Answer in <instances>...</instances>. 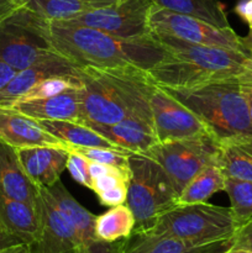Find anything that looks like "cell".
Here are the masks:
<instances>
[{
    "label": "cell",
    "mask_w": 252,
    "mask_h": 253,
    "mask_svg": "<svg viewBox=\"0 0 252 253\" xmlns=\"http://www.w3.org/2000/svg\"><path fill=\"white\" fill-rule=\"evenodd\" d=\"M47 37L57 53L81 68H137L148 72L168 56L166 47L153 34L123 39L82 25L48 21Z\"/></svg>",
    "instance_id": "cell-1"
},
{
    "label": "cell",
    "mask_w": 252,
    "mask_h": 253,
    "mask_svg": "<svg viewBox=\"0 0 252 253\" xmlns=\"http://www.w3.org/2000/svg\"><path fill=\"white\" fill-rule=\"evenodd\" d=\"M156 37L166 47L168 56L147 73L161 86L197 88L211 82L239 78L252 71V57L244 51L200 46L167 36Z\"/></svg>",
    "instance_id": "cell-2"
},
{
    "label": "cell",
    "mask_w": 252,
    "mask_h": 253,
    "mask_svg": "<svg viewBox=\"0 0 252 253\" xmlns=\"http://www.w3.org/2000/svg\"><path fill=\"white\" fill-rule=\"evenodd\" d=\"M82 119L85 125L110 126L136 111H151L152 79L137 68L96 69L79 67Z\"/></svg>",
    "instance_id": "cell-3"
},
{
    "label": "cell",
    "mask_w": 252,
    "mask_h": 253,
    "mask_svg": "<svg viewBox=\"0 0 252 253\" xmlns=\"http://www.w3.org/2000/svg\"><path fill=\"white\" fill-rule=\"evenodd\" d=\"M166 89L204 121L217 142L252 137V121L240 89V77L197 88Z\"/></svg>",
    "instance_id": "cell-4"
},
{
    "label": "cell",
    "mask_w": 252,
    "mask_h": 253,
    "mask_svg": "<svg viewBox=\"0 0 252 253\" xmlns=\"http://www.w3.org/2000/svg\"><path fill=\"white\" fill-rule=\"evenodd\" d=\"M126 205L135 216L133 232L148 231L156 220L178 205L179 193L162 166L146 153H130Z\"/></svg>",
    "instance_id": "cell-5"
},
{
    "label": "cell",
    "mask_w": 252,
    "mask_h": 253,
    "mask_svg": "<svg viewBox=\"0 0 252 253\" xmlns=\"http://www.w3.org/2000/svg\"><path fill=\"white\" fill-rule=\"evenodd\" d=\"M240 229L230 208L208 203L178 204L163 212L148 231L175 237L194 245L234 239Z\"/></svg>",
    "instance_id": "cell-6"
},
{
    "label": "cell",
    "mask_w": 252,
    "mask_h": 253,
    "mask_svg": "<svg viewBox=\"0 0 252 253\" xmlns=\"http://www.w3.org/2000/svg\"><path fill=\"white\" fill-rule=\"evenodd\" d=\"M47 24L24 5L0 15V59L21 71L56 54L47 37Z\"/></svg>",
    "instance_id": "cell-7"
},
{
    "label": "cell",
    "mask_w": 252,
    "mask_h": 253,
    "mask_svg": "<svg viewBox=\"0 0 252 253\" xmlns=\"http://www.w3.org/2000/svg\"><path fill=\"white\" fill-rule=\"evenodd\" d=\"M220 142L211 135L172 142L157 143L146 155L157 161L172 180L177 192L207 166L217 163Z\"/></svg>",
    "instance_id": "cell-8"
},
{
    "label": "cell",
    "mask_w": 252,
    "mask_h": 253,
    "mask_svg": "<svg viewBox=\"0 0 252 253\" xmlns=\"http://www.w3.org/2000/svg\"><path fill=\"white\" fill-rule=\"evenodd\" d=\"M148 24L151 32L156 36L173 37L200 46L222 47L246 52L242 44V37L230 26H214L204 20L169 11L155 4L151 7Z\"/></svg>",
    "instance_id": "cell-9"
},
{
    "label": "cell",
    "mask_w": 252,
    "mask_h": 253,
    "mask_svg": "<svg viewBox=\"0 0 252 253\" xmlns=\"http://www.w3.org/2000/svg\"><path fill=\"white\" fill-rule=\"evenodd\" d=\"M152 5V0H119L64 21L123 39H140L152 35L148 24Z\"/></svg>",
    "instance_id": "cell-10"
},
{
    "label": "cell",
    "mask_w": 252,
    "mask_h": 253,
    "mask_svg": "<svg viewBox=\"0 0 252 253\" xmlns=\"http://www.w3.org/2000/svg\"><path fill=\"white\" fill-rule=\"evenodd\" d=\"M148 101L158 143L211 135L194 111L155 82L151 85Z\"/></svg>",
    "instance_id": "cell-11"
},
{
    "label": "cell",
    "mask_w": 252,
    "mask_h": 253,
    "mask_svg": "<svg viewBox=\"0 0 252 253\" xmlns=\"http://www.w3.org/2000/svg\"><path fill=\"white\" fill-rule=\"evenodd\" d=\"M41 229L39 237L30 245L31 253H81L78 234L66 215L53 204L46 188H39Z\"/></svg>",
    "instance_id": "cell-12"
},
{
    "label": "cell",
    "mask_w": 252,
    "mask_h": 253,
    "mask_svg": "<svg viewBox=\"0 0 252 253\" xmlns=\"http://www.w3.org/2000/svg\"><path fill=\"white\" fill-rule=\"evenodd\" d=\"M46 190L53 204L66 215L76 229L81 240V253H123L126 239L116 242L100 241L94 232L95 215L79 204L61 180L54 183L51 188H46Z\"/></svg>",
    "instance_id": "cell-13"
},
{
    "label": "cell",
    "mask_w": 252,
    "mask_h": 253,
    "mask_svg": "<svg viewBox=\"0 0 252 253\" xmlns=\"http://www.w3.org/2000/svg\"><path fill=\"white\" fill-rule=\"evenodd\" d=\"M0 142L6 143L16 150L49 146L64 148L71 152V147L44 130L40 121L11 106H0Z\"/></svg>",
    "instance_id": "cell-14"
},
{
    "label": "cell",
    "mask_w": 252,
    "mask_h": 253,
    "mask_svg": "<svg viewBox=\"0 0 252 253\" xmlns=\"http://www.w3.org/2000/svg\"><path fill=\"white\" fill-rule=\"evenodd\" d=\"M86 126L94 128L106 140L130 153H147L158 143L151 111H136L120 123L110 126Z\"/></svg>",
    "instance_id": "cell-15"
},
{
    "label": "cell",
    "mask_w": 252,
    "mask_h": 253,
    "mask_svg": "<svg viewBox=\"0 0 252 253\" xmlns=\"http://www.w3.org/2000/svg\"><path fill=\"white\" fill-rule=\"evenodd\" d=\"M76 76L79 77V67L59 53L53 54L44 61L31 67L17 71L14 78L0 90V106H12L21 100L25 94L37 83L49 77Z\"/></svg>",
    "instance_id": "cell-16"
},
{
    "label": "cell",
    "mask_w": 252,
    "mask_h": 253,
    "mask_svg": "<svg viewBox=\"0 0 252 253\" xmlns=\"http://www.w3.org/2000/svg\"><path fill=\"white\" fill-rule=\"evenodd\" d=\"M20 165L32 184L37 188H51L67 169L71 152L49 146H36L16 150Z\"/></svg>",
    "instance_id": "cell-17"
},
{
    "label": "cell",
    "mask_w": 252,
    "mask_h": 253,
    "mask_svg": "<svg viewBox=\"0 0 252 253\" xmlns=\"http://www.w3.org/2000/svg\"><path fill=\"white\" fill-rule=\"evenodd\" d=\"M232 247V239L207 245H194L166 235L132 232L125 240L123 253H224Z\"/></svg>",
    "instance_id": "cell-18"
},
{
    "label": "cell",
    "mask_w": 252,
    "mask_h": 253,
    "mask_svg": "<svg viewBox=\"0 0 252 253\" xmlns=\"http://www.w3.org/2000/svg\"><path fill=\"white\" fill-rule=\"evenodd\" d=\"M81 88L68 89L48 98L17 101L11 108L37 121L66 120L79 123L82 119Z\"/></svg>",
    "instance_id": "cell-19"
},
{
    "label": "cell",
    "mask_w": 252,
    "mask_h": 253,
    "mask_svg": "<svg viewBox=\"0 0 252 253\" xmlns=\"http://www.w3.org/2000/svg\"><path fill=\"white\" fill-rule=\"evenodd\" d=\"M0 229L14 235L24 244L32 245L41 229L39 205L12 199L0 190Z\"/></svg>",
    "instance_id": "cell-20"
},
{
    "label": "cell",
    "mask_w": 252,
    "mask_h": 253,
    "mask_svg": "<svg viewBox=\"0 0 252 253\" xmlns=\"http://www.w3.org/2000/svg\"><path fill=\"white\" fill-rule=\"evenodd\" d=\"M0 190L12 199L37 207L39 188L25 174L16 148L4 142H0Z\"/></svg>",
    "instance_id": "cell-21"
},
{
    "label": "cell",
    "mask_w": 252,
    "mask_h": 253,
    "mask_svg": "<svg viewBox=\"0 0 252 253\" xmlns=\"http://www.w3.org/2000/svg\"><path fill=\"white\" fill-rule=\"evenodd\" d=\"M40 123L44 130L69 146L71 150L74 147H86L111 148V150L123 151L113 142L106 140L100 133L96 132L94 128L86 126L85 124L66 120H42Z\"/></svg>",
    "instance_id": "cell-22"
},
{
    "label": "cell",
    "mask_w": 252,
    "mask_h": 253,
    "mask_svg": "<svg viewBox=\"0 0 252 253\" xmlns=\"http://www.w3.org/2000/svg\"><path fill=\"white\" fill-rule=\"evenodd\" d=\"M119 0H19L21 5L46 19L64 21L91 10L109 6Z\"/></svg>",
    "instance_id": "cell-23"
},
{
    "label": "cell",
    "mask_w": 252,
    "mask_h": 253,
    "mask_svg": "<svg viewBox=\"0 0 252 253\" xmlns=\"http://www.w3.org/2000/svg\"><path fill=\"white\" fill-rule=\"evenodd\" d=\"M226 175L219 163H212L203 168L189 180L178 198V204L207 203L215 193L224 192Z\"/></svg>",
    "instance_id": "cell-24"
},
{
    "label": "cell",
    "mask_w": 252,
    "mask_h": 253,
    "mask_svg": "<svg viewBox=\"0 0 252 253\" xmlns=\"http://www.w3.org/2000/svg\"><path fill=\"white\" fill-rule=\"evenodd\" d=\"M135 224V216L130 208L126 204L118 205L95 216L94 232L100 241L116 242L130 237Z\"/></svg>",
    "instance_id": "cell-25"
},
{
    "label": "cell",
    "mask_w": 252,
    "mask_h": 253,
    "mask_svg": "<svg viewBox=\"0 0 252 253\" xmlns=\"http://www.w3.org/2000/svg\"><path fill=\"white\" fill-rule=\"evenodd\" d=\"M157 6L204 20L217 27H229L225 6L220 0H152Z\"/></svg>",
    "instance_id": "cell-26"
},
{
    "label": "cell",
    "mask_w": 252,
    "mask_h": 253,
    "mask_svg": "<svg viewBox=\"0 0 252 253\" xmlns=\"http://www.w3.org/2000/svg\"><path fill=\"white\" fill-rule=\"evenodd\" d=\"M217 163L226 177L252 182V158L235 142L220 143Z\"/></svg>",
    "instance_id": "cell-27"
},
{
    "label": "cell",
    "mask_w": 252,
    "mask_h": 253,
    "mask_svg": "<svg viewBox=\"0 0 252 253\" xmlns=\"http://www.w3.org/2000/svg\"><path fill=\"white\" fill-rule=\"evenodd\" d=\"M230 199V209L240 227L252 219V182L226 177L225 189Z\"/></svg>",
    "instance_id": "cell-28"
},
{
    "label": "cell",
    "mask_w": 252,
    "mask_h": 253,
    "mask_svg": "<svg viewBox=\"0 0 252 253\" xmlns=\"http://www.w3.org/2000/svg\"><path fill=\"white\" fill-rule=\"evenodd\" d=\"M82 82L79 77L76 76H57L49 77L37 83L31 90L27 91L21 100H31V99L48 98V96L57 95L68 89L81 88ZM19 100V101H21Z\"/></svg>",
    "instance_id": "cell-29"
},
{
    "label": "cell",
    "mask_w": 252,
    "mask_h": 253,
    "mask_svg": "<svg viewBox=\"0 0 252 253\" xmlns=\"http://www.w3.org/2000/svg\"><path fill=\"white\" fill-rule=\"evenodd\" d=\"M71 152L79 153L90 162L100 163V165L110 166L121 170L125 174L130 175V166H128V156L130 152L124 151L111 150V148H86V147H74Z\"/></svg>",
    "instance_id": "cell-30"
},
{
    "label": "cell",
    "mask_w": 252,
    "mask_h": 253,
    "mask_svg": "<svg viewBox=\"0 0 252 253\" xmlns=\"http://www.w3.org/2000/svg\"><path fill=\"white\" fill-rule=\"evenodd\" d=\"M67 169L77 183L91 190V177L89 173V161L79 153L71 152Z\"/></svg>",
    "instance_id": "cell-31"
},
{
    "label": "cell",
    "mask_w": 252,
    "mask_h": 253,
    "mask_svg": "<svg viewBox=\"0 0 252 253\" xmlns=\"http://www.w3.org/2000/svg\"><path fill=\"white\" fill-rule=\"evenodd\" d=\"M127 184L128 183L123 182L118 184L116 187L111 188V189L101 192L96 194L99 203L104 207H118V205L126 204V199H127Z\"/></svg>",
    "instance_id": "cell-32"
},
{
    "label": "cell",
    "mask_w": 252,
    "mask_h": 253,
    "mask_svg": "<svg viewBox=\"0 0 252 253\" xmlns=\"http://www.w3.org/2000/svg\"><path fill=\"white\" fill-rule=\"evenodd\" d=\"M128 179H130V177L123 174V173H108V174H103L91 180V190L95 194H99V193L116 187L123 182L128 183Z\"/></svg>",
    "instance_id": "cell-33"
},
{
    "label": "cell",
    "mask_w": 252,
    "mask_h": 253,
    "mask_svg": "<svg viewBox=\"0 0 252 253\" xmlns=\"http://www.w3.org/2000/svg\"><path fill=\"white\" fill-rule=\"evenodd\" d=\"M234 250H244V251L252 252V219L245 222L232 239V247Z\"/></svg>",
    "instance_id": "cell-34"
},
{
    "label": "cell",
    "mask_w": 252,
    "mask_h": 253,
    "mask_svg": "<svg viewBox=\"0 0 252 253\" xmlns=\"http://www.w3.org/2000/svg\"><path fill=\"white\" fill-rule=\"evenodd\" d=\"M240 89L246 103L250 119L252 121V71L240 77Z\"/></svg>",
    "instance_id": "cell-35"
},
{
    "label": "cell",
    "mask_w": 252,
    "mask_h": 253,
    "mask_svg": "<svg viewBox=\"0 0 252 253\" xmlns=\"http://www.w3.org/2000/svg\"><path fill=\"white\" fill-rule=\"evenodd\" d=\"M235 12L249 25L252 30V0H240L235 6Z\"/></svg>",
    "instance_id": "cell-36"
},
{
    "label": "cell",
    "mask_w": 252,
    "mask_h": 253,
    "mask_svg": "<svg viewBox=\"0 0 252 253\" xmlns=\"http://www.w3.org/2000/svg\"><path fill=\"white\" fill-rule=\"evenodd\" d=\"M16 72V69L12 68L11 66H9V64L0 59V90H2L6 86V84L14 78Z\"/></svg>",
    "instance_id": "cell-37"
},
{
    "label": "cell",
    "mask_w": 252,
    "mask_h": 253,
    "mask_svg": "<svg viewBox=\"0 0 252 253\" xmlns=\"http://www.w3.org/2000/svg\"><path fill=\"white\" fill-rule=\"evenodd\" d=\"M19 244H24V242H22L21 240L17 239L16 236H14V235L9 234V232L0 229V250H4L6 249V247L14 246V245Z\"/></svg>",
    "instance_id": "cell-38"
},
{
    "label": "cell",
    "mask_w": 252,
    "mask_h": 253,
    "mask_svg": "<svg viewBox=\"0 0 252 253\" xmlns=\"http://www.w3.org/2000/svg\"><path fill=\"white\" fill-rule=\"evenodd\" d=\"M0 253H31V249H30V245L19 244L6 247L4 250H0Z\"/></svg>",
    "instance_id": "cell-39"
},
{
    "label": "cell",
    "mask_w": 252,
    "mask_h": 253,
    "mask_svg": "<svg viewBox=\"0 0 252 253\" xmlns=\"http://www.w3.org/2000/svg\"><path fill=\"white\" fill-rule=\"evenodd\" d=\"M229 142V141H227ZM231 142H235L236 145H239L250 157L252 158V137H246V138H240V140L231 141Z\"/></svg>",
    "instance_id": "cell-40"
},
{
    "label": "cell",
    "mask_w": 252,
    "mask_h": 253,
    "mask_svg": "<svg viewBox=\"0 0 252 253\" xmlns=\"http://www.w3.org/2000/svg\"><path fill=\"white\" fill-rule=\"evenodd\" d=\"M20 5L21 4L19 2V0H0V15L10 11L15 7L20 6Z\"/></svg>",
    "instance_id": "cell-41"
},
{
    "label": "cell",
    "mask_w": 252,
    "mask_h": 253,
    "mask_svg": "<svg viewBox=\"0 0 252 253\" xmlns=\"http://www.w3.org/2000/svg\"><path fill=\"white\" fill-rule=\"evenodd\" d=\"M242 44H244L247 53L252 57V30H250V32L246 36L242 37Z\"/></svg>",
    "instance_id": "cell-42"
},
{
    "label": "cell",
    "mask_w": 252,
    "mask_h": 253,
    "mask_svg": "<svg viewBox=\"0 0 252 253\" xmlns=\"http://www.w3.org/2000/svg\"><path fill=\"white\" fill-rule=\"evenodd\" d=\"M225 253H252L250 251H244V250H234V249H230L229 251H226Z\"/></svg>",
    "instance_id": "cell-43"
},
{
    "label": "cell",
    "mask_w": 252,
    "mask_h": 253,
    "mask_svg": "<svg viewBox=\"0 0 252 253\" xmlns=\"http://www.w3.org/2000/svg\"><path fill=\"white\" fill-rule=\"evenodd\" d=\"M224 253H225V252H224Z\"/></svg>",
    "instance_id": "cell-44"
}]
</instances>
